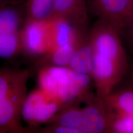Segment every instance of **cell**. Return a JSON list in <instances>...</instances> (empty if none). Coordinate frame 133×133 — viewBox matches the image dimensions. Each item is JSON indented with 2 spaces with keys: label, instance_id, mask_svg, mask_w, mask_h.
<instances>
[{
  "label": "cell",
  "instance_id": "obj_15",
  "mask_svg": "<svg viewBox=\"0 0 133 133\" xmlns=\"http://www.w3.org/2000/svg\"><path fill=\"white\" fill-rule=\"evenodd\" d=\"M123 30L126 31V37L129 48L133 52V23L126 26Z\"/></svg>",
  "mask_w": 133,
  "mask_h": 133
},
{
  "label": "cell",
  "instance_id": "obj_14",
  "mask_svg": "<svg viewBox=\"0 0 133 133\" xmlns=\"http://www.w3.org/2000/svg\"><path fill=\"white\" fill-rule=\"evenodd\" d=\"M110 133H133V118L131 114L110 115Z\"/></svg>",
  "mask_w": 133,
  "mask_h": 133
},
{
  "label": "cell",
  "instance_id": "obj_7",
  "mask_svg": "<svg viewBox=\"0 0 133 133\" xmlns=\"http://www.w3.org/2000/svg\"><path fill=\"white\" fill-rule=\"evenodd\" d=\"M87 33L88 32H79L69 43L51 50L48 54L39 58L36 63V67L38 66L41 69L47 66H56L67 69L76 48L83 36Z\"/></svg>",
  "mask_w": 133,
  "mask_h": 133
},
{
  "label": "cell",
  "instance_id": "obj_18",
  "mask_svg": "<svg viewBox=\"0 0 133 133\" xmlns=\"http://www.w3.org/2000/svg\"><path fill=\"white\" fill-rule=\"evenodd\" d=\"M12 1H23V0H0V6L5 3L12 2Z\"/></svg>",
  "mask_w": 133,
  "mask_h": 133
},
{
  "label": "cell",
  "instance_id": "obj_1",
  "mask_svg": "<svg viewBox=\"0 0 133 133\" xmlns=\"http://www.w3.org/2000/svg\"><path fill=\"white\" fill-rule=\"evenodd\" d=\"M121 33L100 19L89 31L92 49L91 78L96 94L103 99L115 90L130 67Z\"/></svg>",
  "mask_w": 133,
  "mask_h": 133
},
{
  "label": "cell",
  "instance_id": "obj_19",
  "mask_svg": "<svg viewBox=\"0 0 133 133\" xmlns=\"http://www.w3.org/2000/svg\"><path fill=\"white\" fill-rule=\"evenodd\" d=\"M131 115L132 116V118H133V111L132 112V113H131Z\"/></svg>",
  "mask_w": 133,
  "mask_h": 133
},
{
  "label": "cell",
  "instance_id": "obj_10",
  "mask_svg": "<svg viewBox=\"0 0 133 133\" xmlns=\"http://www.w3.org/2000/svg\"><path fill=\"white\" fill-rule=\"evenodd\" d=\"M92 66V49L88 32L83 36L76 48L67 69L77 74L89 76L91 78Z\"/></svg>",
  "mask_w": 133,
  "mask_h": 133
},
{
  "label": "cell",
  "instance_id": "obj_9",
  "mask_svg": "<svg viewBox=\"0 0 133 133\" xmlns=\"http://www.w3.org/2000/svg\"><path fill=\"white\" fill-rule=\"evenodd\" d=\"M31 74L30 69L0 68V99L9 96L25 87Z\"/></svg>",
  "mask_w": 133,
  "mask_h": 133
},
{
  "label": "cell",
  "instance_id": "obj_5",
  "mask_svg": "<svg viewBox=\"0 0 133 133\" xmlns=\"http://www.w3.org/2000/svg\"><path fill=\"white\" fill-rule=\"evenodd\" d=\"M52 16L65 19L81 32H89L87 0H54Z\"/></svg>",
  "mask_w": 133,
  "mask_h": 133
},
{
  "label": "cell",
  "instance_id": "obj_13",
  "mask_svg": "<svg viewBox=\"0 0 133 133\" xmlns=\"http://www.w3.org/2000/svg\"><path fill=\"white\" fill-rule=\"evenodd\" d=\"M22 52L20 31L0 36V58L12 59Z\"/></svg>",
  "mask_w": 133,
  "mask_h": 133
},
{
  "label": "cell",
  "instance_id": "obj_8",
  "mask_svg": "<svg viewBox=\"0 0 133 133\" xmlns=\"http://www.w3.org/2000/svg\"><path fill=\"white\" fill-rule=\"evenodd\" d=\"M22 1H12L0 6V36L21 31L25 19Z\"/></svg>",
  "mask_w": 133,
  "mask_h": 133
},
{
  "label": "cell",
  "instance_id": "obj_11",
  "mask_svg": "<svg viewBox=\"0 0 133 133\" xmlns=\"http://www.w3.org/2000/svg\"><path fill=\"white\" fill-rule=\"evenodd\" d=\"M110 115H128L133 111V83L112 91L104 99Z\"/></svg>",
  "mask_w": 133,
  "mask_h": 133
},
{
  "label": "cell",
  "instance_id": "obj_17",
  "mask_svg": "<svg viewBox=\"0 0 133 133\" xmlns=\"http://www.w3.org/2000/svg\"><path fill=\"white\" fill-rule=\"evenodd\" d=\"M129 78H130L131 83H133V65L129 67Z\"/></svg>",
  "mask_w": 133,
  "mask_h": 133
},
{
  "label": "cell",
  "instance_id": "obj_3",
  "mask_svg": "<svg viewBox=\"0 0 133 133\" xmlns=\"http://www.w3.org/2000/svg\"><path fill=\"white\" fill-rule=\"evenodd\" d=\"M22 52L29 57H41L51 49V38L48 19H25L20 31Z\"/></svg>",
  "mask_w": 133,
  "mask_h": 133
},
{
  "label": "cell",
  "instance_id": "obj_4",
  "mask_svg": "<svg viewBox=\"0 0 133 133\" xmlns=\"http://www.w3.org/2000/svg\"><path fill=\"white\" fill-rule=\"evenodd\" d=\"M27 96L25 87L0 99V133L31 132V128L22 126L21 121Z\"/></svg>",
  "mask_w": 133,
  "mask_h": 133
},
{
  "label": "cell",
  "instance_id": "obj_16",
  "mask_svg": "<svg viewBox=\"0 0 133 133\" xmlns=\"http://www.w3.org/2000/svg\"><path fill=\"white\" fill-rule=\"evenodd\" d=\"M133 23V0H130L124 18V27Z\"/></svg>",
  "mask_w": 133,
  "mask_h": 133
},
{
  "label": "cell",
  "instance_id": "obj_6",
  "mask_svg": "<svg viewBox=\"0 0 133 133\" xmlns=\"http://www.w3.org/2000/svg\"><path fill=\"white\" fill-rule=\"evenodd\" d=\"M130 0H89L98 19L107 22L123 32L124 18Z\"/></svg>",
  "mask_w": 133,
  "mask_h": 133
},
{
  "label": "cell",
  "instance_id": "obj_2",
  "mask_svg": "<svg viewBox=\"0 0 133 133\" xmlns=\"http://www.w3.org/2000/svg\"><path fill=\"white\" fill-rule=\"evenodd\" d=\"M83 107L75 102L60 110L46 121L69 128L74 133H110L111 117L103 98L96 94Z\"/></svg>",
  "mask_w": 133,
  "mask_h": 133
},
{
  "label": "cell",
  "instance_id": "obj_12",
  "mask_svg": "<svg viewBox=\"0 0 133 133\" xmlns=\"http://www.w3.org/2000/svg\"><path fill=\"white\" fill-rule=\"evenodd\" d=\"M54 0H25V19L45 21L52 16Z\"/></svg>",
  "mask_w": 133,
  "mask_h": 133
}]
</instances>
